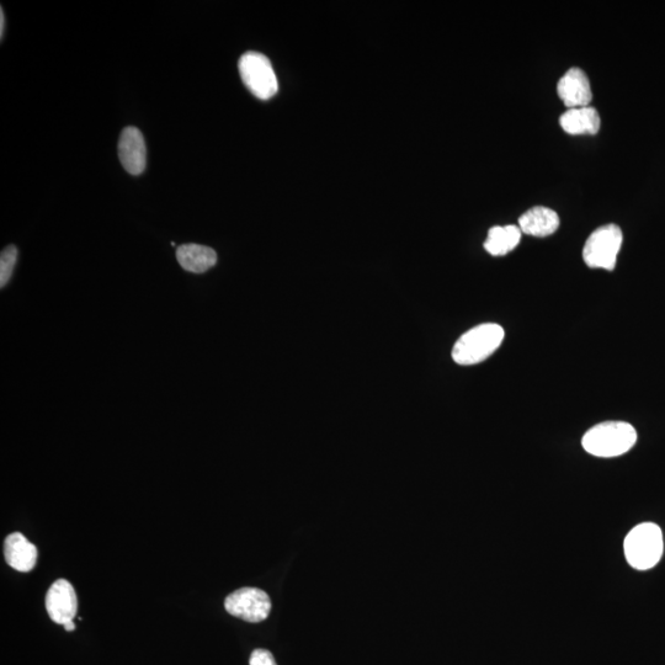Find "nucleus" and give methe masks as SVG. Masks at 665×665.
I'll use <instances>...</instances> for the list:
<instances>
[{
    "mask_svg": "<svg viewBox=\"0 0 665 665\" xmlns=\"http://www.w3.org/2000/svg\"><path fill=\"white\" fill-rule=\"evenodd\" d=\"M249 665H278L275 662L273 653L266 651V649H255L250 656Z\"/></svg>",
    "mask_w": 665,
    "mask_h": 665,
    "instance_id": "dca6fc26",
    "label": "nucleus"
},
{
    "mask_svg": "<svg viewBox=\"0 0 665 665\" xmlns=\"http://www.w3.org/2000/svg\"><path fill=\"white\" fill-rule=\"evenodd\" d=\"M627 563L637 571H648L662 560L663 532L657 524L642 523L627 534L624 542Z\"/></svg>",
    "mask_w": 665,
    "mask_h": 665,
    "instance_id": "f03ea898",
    "label": "nucleus"
},
{
    "mask_svg": "<svg viewBox=\"0 0 665 665\" xmlns=\"http://www.w3.org/2000/svg\"><path fill=\"white\" fill-rule=\"evenodd\" d=\"M503 340L504 329L499 324H481L457 340L452 359L462 366L480 364L502 345Z\"/></svg>",
    "mask_w": 665,
    "mask_h": 665,
    "instance_id": "7ed1b4c3",
    "label": "nucleus"
},
{
    "mask_svg": "<svg viewBox=\"0 0 665 665\" xmlns=\"http://www.w3.org/2000/svg\"><path fill=\"white\" fill-rule=\"evenodd\" d=\"M177 260L180 266L189 273L202 274L214 268L217 254L214 249L200 244H183L177 249Z\"/></svg>",
    "mask_w": 665,
    "mask_h": 665,
    "instance_id": "ddd939ff",
    "label": "nucleus"
},
{
    "mask_svg": "<svg viewBox=\"0 0 665 665\" xmlns=\"http://www.w3.org/2000/svg\"><path fill=\"white\" fill-rule=\"evenodd\" d=\"M560 124L569 135H597L601 120L597 109L585 106L567 110L560 117Z\"/></svg>",
    "mask_w": 665,
    "mask_h": 665,
    "instance_id": "f8f14e48",
    "label": "nucleus"
},
{
    "mask_svg": "<svg viewBox=\"0 0 665 665\" xmlns=\"http://www.w3.org/2000/svg\"><path fill=\"white\" fill-rule=\"evenodd\" d=\"M120 162L127 173L131 175H140L145 172L147 162V150L145 138L136 127H126L121 132L119 146Z\"/></svg>",
    "mask_w": 665,
    "mask_h": 665,
    "instance_id": "1a4fd4ad",
    "label": "nucleus"
},
{
    "mask_svg": "<svg viewBox=\"0 0 665 665\" xmlns=\"http://www.w3.org/2000/svg\"><path fill=\"white\" fill-rule=\"evenodd\" d=\"M622 241V231L619 226L610 223L598 228L590 234L583 248V259L589 268L613 271L616 266Z\"/></svg>",
    "mask_w": 665,
    "mask_h": 665,
    "instance_id": "20e7f679",
    "label": "nucleus"
},
{
    "mask_svg": "<svg viewBox=\"0 0 665 665\" xmlns=\"http://www.w3.org/2000/svg\"><path fill=\"white\" fill-rule=\"evenodd\" d=\"M4 556L15 571L30 572L36 566L37 549L23 534L14 532L4 541Z\"/></svg>",
    "mask_w": 665,
    "mask_h": 665,
    "instance_id": "9d476101",
    "label": "nucleus"
},
{
    "mask_svg": "<svg viewBox=\"0 0 665 665\" xmlns=\"http://www.w3.org/2000/svg\"><path fill=\"white\" fill-rule=\"evenodd\" d=\"M637 441L636 429L626 422H605L595 425L583 436L582 445L588 454L611 459L629 452Z\"/></svg>",
    "mask_w": 665,
    "mask_h": 665,
    "instance_id": "f257e3e1",
    "label": "nucleus"
},
{
    "mask_svg": "<svg viewBox=\"0 0 665 665\" xmlns=\"http://www.w3.org/2000/svg\"><path fill=\"white\" fill-rule=\"evenodd\" d=\"M558 97L568 109L585 108L593 100L592 87L583 69L573 67L557 84Z\"/></svg>",
    "mask_w": 665,
    "mask_h": 665,
    "instance_id": "6e6552de",
    "label": "nucleus"
},
{
    "mask_svg": "<svg viewBox=\"0 0 665 665\" xmlns=\"http://www.w3.org/2000/svg\"><path fill=\"white\" fill-rule=\"evenodd\" d=\"M46 610L53 622L65 626L77 616L78 599L73 585L66 579L53 583L46 595Z\"/></svg>",
    "mask_w": 665,
    "mask_h": 665,
    "instance_id": "0eeeda50",
    "label": "nucleus"
},
{
    "mask_svg": "<svg viewBox=\"0 0 665 665\" xmlns=\"http://www.w3.org/2000/svg\"><path fill=\"white\" fill-rule=\"evenodd\" d=\"M560 217L549 207L536 206L519 218L521 232L534 237H549L560 227Z\"/></svg>",
    "mask_w": 665,
    "mask_h": 665,
    "instance_id": "9b49d317",
    "label": "nucleus"
},
{
    "mask_svg": "<svg viewBox=\"0 0 665 665\" xmlns=\"http://www.w3.org/2000/svg\"><path fill=\"white\" fill-rule=\"evenodd\" d=\"M239 73L249 92L260 100L278 93L279 83L269 58L258 52H247L238 63Z\"/></svg>",
    "mask_w": 665,
    "mask_h": 665,
    "instance_id": "39448f33",
    "label": "nucleus"
},
{
    "mask_svg": "<svg viewBox=\"0 0 665 665\" xmlns=\"http://www.w3.org/2000/svg\"><path fill=\"white\" fill-rule=\"evenodd\" d=\"M520 239L521 230L518 226H496L489 230L484 248L494 257H502L518 247Z\"/></svg>",
    "mask_w": 665,
    "mask_h": 665,
    "instance_id": "4468645a",
    "label": "nucleus"
},
{
    "mask_svg": "<svg viewBox=\"0 0 665 665\" xmlns=\"http://www.w3.org/2000/svg\"><path fill=\"white\" fill-rule=\"evenodd\" d=\"M63 627H65V630H67V631H69V632L76 630V625H74V621H73V622H69V624H67V625H65V626H63Z\"/></svg>",
    "mask_w": 665,
    "mask_h": 665,
    "instance_id": "a211bd4d",
    "label": "nucleus"
},
{
    "mask_svg": "<svg viewBox=\"0 0 665 665\" xmlns=\"http://www.w3.org/2000/svg\"><path fill=\"white\" fill-rule=\"evenodd\" d=\"M4 19H5V15H4L3 9H0V37H2V39H3V36H4V29H5Z\"/></svg>",
    "mask_w": 665,
    "mask_h": 665,
    "instance_id": "f3484780",
    "label": "nucleus"
},
{
    "mask_svg": "<svg viewBox=\"0 0 665 665\" xmlns=\"http://www.w3.org/2000/svg\"><path fill=\"white\" fill-rule=\"evenodd\" d=\"M18 260V248L9 246L2 252L0 257V287H4L12 279L15 265Z\"/></svg>",
    "mask_w": 665,
    "mask_h": 665,
    "instance_id": "2eb2a0df",
    "label": "nucleus"
},
{
    "mask_svg": "<svg viewBox=\"0 0 665 665\" xmlns=\"http://www.w3.org/2000/svg\"><path fill=\"white\" fill-rule=\"evenodd\" d=\"M225 608L228 614L257 624V622H262L269 616L271 600L262 589L241 588L228 595Z\"/></svg>",
    "mask_w": 665,
    "mask_h": 665,
    "instance_id": "423d86ee",
    "label": "nucleus"
}]
</instances>
